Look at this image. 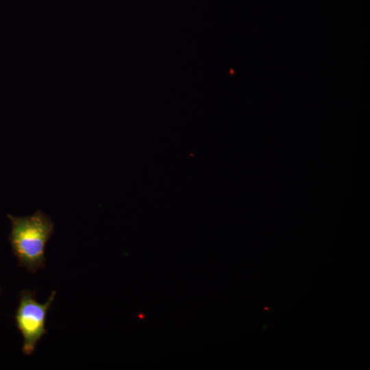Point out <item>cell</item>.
Returning a JSON list of instances; mask_svg holds the SVG:
<instances>
[{"instance_id":"1","label":"cell","mask_w":370,"mask_h":370,"mask_svg":"<svg viewBox=\"0 0 370 370\" xmlns=\"http://www.w3.org/2000/svg\"><path fill=\"white\" fill-rule=\"evenodd\" d=\"M8 217L12 225L9 240L19 265L32 273L44 269L45 246L55 227L51 218L40 210L27 217Z\"/></svg>"},{"instance_id":"2","label":"cell","mask_w":370,"mask_h":370,"mask_svg":"<svg viewBox=\"0 0 370 370\" xmlns=\"http://www.w3.org/2000/svg\"><path fill=\"white\" fill-rule=\"evenodd\" d=\"M56 292L51 293L45 304L36 299V292L23 290L20 294L19 305L16 314V322L23 338V353L31 356L41 338L47 333L45 321L47 311L53 304Z\"/></svg>"}]
</instances>
